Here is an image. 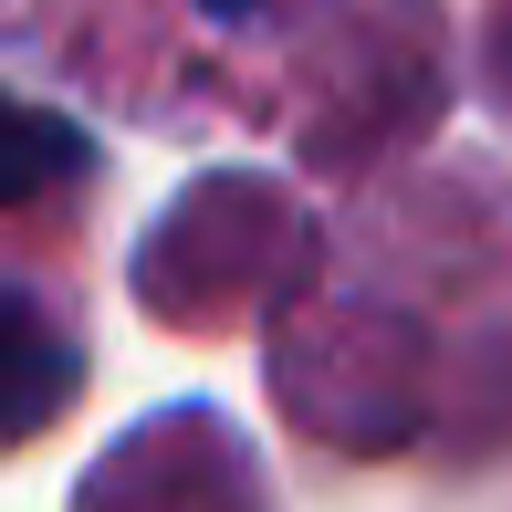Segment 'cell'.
<instances>
[{
  "mask_svg": "<svg viewBox=\"0 0 512 512\" xmlns=\"http://www.w3.org/2000/svg\"><path fill=\"white\" fill-rule=\"evenodd\" d=\"M63 168H74V136L42 126V115H11V105H0V199H32L42 178H63Z\"/></svg>",
  "mask_w": 512,
  "mask_h": 512,
  "instance_id": "7a4b0ae2",
  "label": "cell"
},
{
  "mask_svg": "<svg viewBox=\"0 0 512 512\" xmlns=\"http://www.w3.org/2000/svg\"><path fill=\"white\" fill-rule=\"evenodd\" d=\"M63 387H74L63 335H53L32 304H11V293H0V429H32V418L63 398Z\"/></svg>",
  "mask_w": 512,
  "mask_h": 512,
  "instance_id": "6da1fadb",
  "label": "cell"
}]
</instances>
